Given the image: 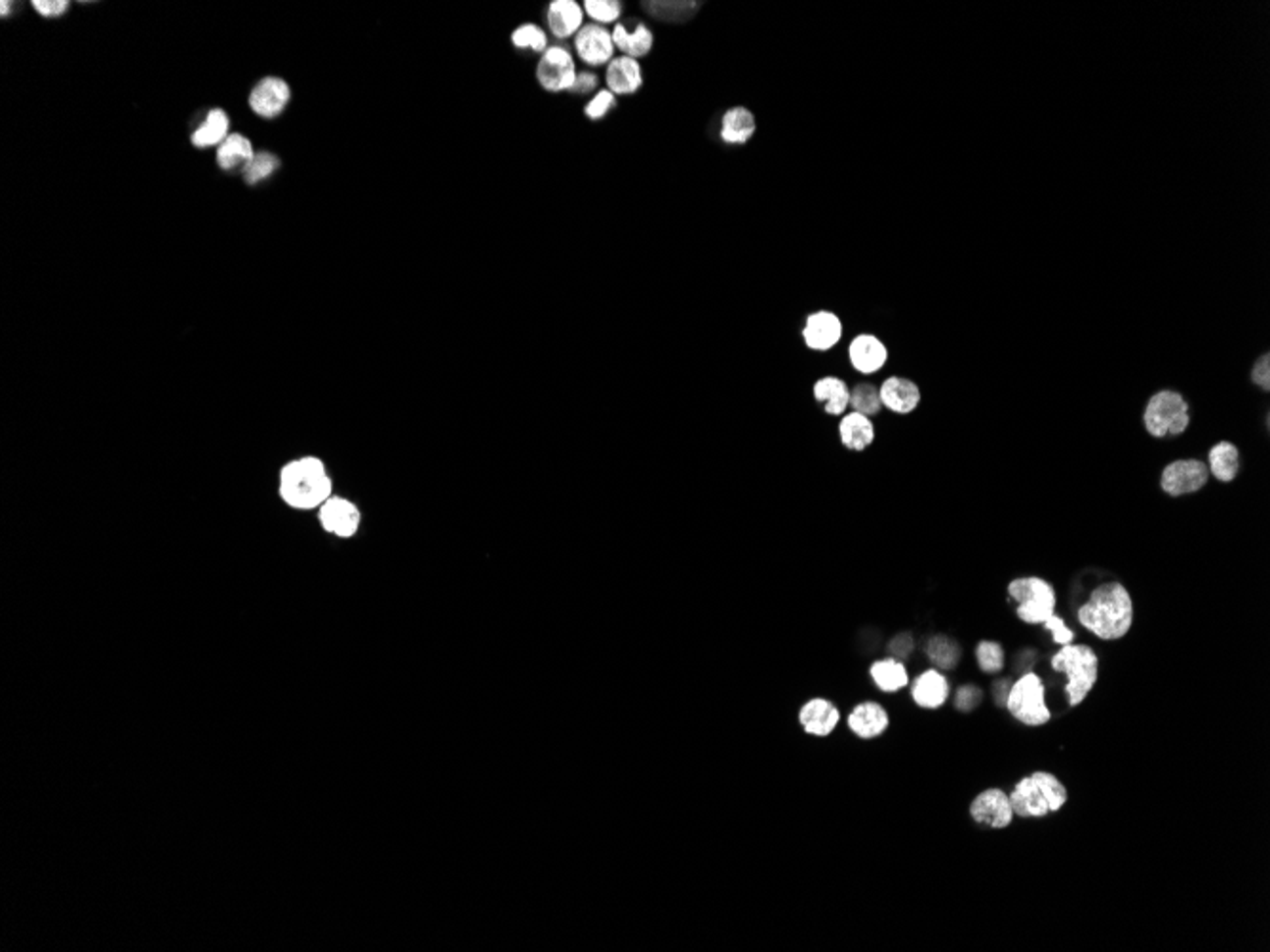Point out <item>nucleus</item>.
<instances>
[{
    "instance_id": "obj_1",
    "label": "nucleus",
    "mask_w": 1270,
    "mask_h": 952,
    "mask_svg": "<svg viewBox=\"0 0 1270 952\" xmlns=\"http://www.w3.org/2000/svg\"><path fill=\"white\" fill-rule=\"evenodd\" d=\"M1134 618V599L1119 580H1107L1093 588L1088 601L1077 610L1079 624L1101 641H1120L1126 637Z\"/></svg>"
},
{
    "instance_id": "obj_2",
    "label": "nucleus",
    "mask_w": 1270,
    "mask_h": 952,
    "mask_svg": "<svg viewBox=\"0 0 1270 952\" xmlns=\"http://www.w3.org/2000/svg\"><path fill=\"white\" fill-rule=\"evenodd\" d=\"M280 495L291 507L312 509L332 499V479L322 460L301 458L284 466L280 476Z\"/></svg>"
},
{
    "instance_id": "obj_3",
    "label": "nucleus",
    "mask_w": 1270,
    "mask_h": 952,
    "mask_svg": "<svg viewBox=\"0 0 1270 952\" xmlns=\"http://www.w3.org/2000/svg\"><path fill=\"white\" fill-rule=\"evenodd\" d=\"M1191 401L1176 388H1160L1152 392L1143 409L1141 426L1152 440H1176L1191 428Z\"/></svg>"
},
{
    "instance_id": "obj_4",
    "label": "nucleus",
    "mask_w": 1270,
    "mask_h": 952,
    "mask_svg": "<svg viewBox=\"0 0 1270 952\" xmlns=\"http://www.w3.org/2000/svg\"><path fill=\"white\" fill-rule=\"evenodd\" d=\"M1010 804L1014 816L1018 818H1044L1052 812H1059L1067 799V787L1061 783L1058 775L1050 772H1032L1016 783L1012 789Z\"/></svg>"
},
{
    "instance_id": "obj_5",
    "label": "nucleus",
    "mask_w": 1270,
    "mask_h": 952,
    "mask_svg": "<svg viewBox=\"0 0 1270 952\" xmlns=\"http://www.w3.org/2000/svg\"><path fill=\"white\" fill-rule=\"evenodd\" d=\"M1050 667L1058 673H1065L1067 683L1063 686L1069 706H1081L1099 677V658L1089 645H1065L1059 647L1058 653L1050 658Z\"/></svg>"
},
{
    "instance_id": "obj_6",
    "label": "nucleus",
    "mask_w": 1270,
    "mask_h": 952,
    "mask_svg": "<svg viewBox=\"0 0 1270 952\" xmlns=\"http://www.w3.org/2000/svg\"><path fill=\"white\" fill-rule=\"evenodd\" d=\"M1008 596L1018 605L1016 616L1029 625H1042L1056 614V588L1040 576H1020L1008 584Z\"/></svg>"
},
{
    "instance_id": "obj_7",
    "label": "nucleus",
    "mask_w": 1270,
    "mask_h": 952,
    "mask_svg": "<svg viewBox=\"0 0 1270 952\" xmlns=\"http://www.w3.org/2000/svg\"><path fill=\"white\" fill-rule=\"evenodd\" d=\"M1010 714L1026 726H1044L1050 722L1052 712L1046 704V686L1034 671H1026L1010 686L1006 706Z\"/></svg>"
},
{
    "instance_id": "obj_8",
    "label": "nucleus",
    "mask_w": 1270,
    "mask_h": 952,
    "mask_svg": "<svg viewBox=\"0 0 1270 952\" xmlns=\"http://www.w3.org/2000/svg\"><path fill=\"white\" fill-rule=\"evenodd\" d=\"M1210 470L1206 460L1196 456L1176 458L1160 472V489L1170 499H1181L1200 493L1210 483Z\"/></svg>"
},
{
    "instance_id": "obj_9",
    "label": "nucleus",
    "mask_w": 1270,
    "mask_h": 952,
    "mask_svg": "<svg viewBox=\"0 0 1270 952\" xmlns=\"http://www.w3.org/2000/svg\"><path fill=\"white\" fill-rule=\"evenodd\" d=\"M845 335V324L833 310H815L807 314L801 329L803 343L813 352L833 350Z\"/></svg>"
},
{
    "instance_id": "obj_10",
    "label": "nucleus",
    "mask_w": 1270,
    "mask_h": 952,
    "mask_svg": "<svg viewBox=\"0 0 1270 952\" xmlns=\"http://www.w3.org/2000/svg\"><path fill=\"white\" fill-rule=\"evenodd\" d=\"M575 60L567 48H548L537 67L539 84L552 93L571 91L576 82Z\"/></svg>"
},
{
    "instance_id": "obj_11",
    "label": "nucleus",
    "mask_w": 1270,
    "mask_h": 952,
    "mask_svg": "<svg viewBox=\"0 0 1270 952\" xmlns=\"http://www.w3.org/2000/svg\"><path fill=\"white\" fill-rule=\"evenodd\" d=\"M848 363L850 367L864 377L877 375L878 371L884 369V365L890 359V350L880 341L877 335L873 333H858L856 337L850 339L847 346Z\"/></svg>"
},
{
    "instance_id": "obj_12",
    "label": "nucleus",
    "mask_w": 1270,
    "mask_h": 952,
    "mask_svg": "<svg viewBox=\"0 0 1270 952\" xmlns=\"http://www.w3.org/2000/svg\"><path fill=\"white\" fill-rule=\"evenodd\" d=\"M878 394H880V403L882 409H886L892 415L898 417H909L913 415L921 403H923V390L921 387L902 375H890L878 385Z\"/></svg>"
},
{
    "instance_id": "obj_13",
    "label": "nucleus",
    "mask_w": 1270,
    "mask_h": 952,
    "mask_svg": "<svg viewBox=\"0 0 1270 952\" xmlns=\"http://www.w3.org/2000/svg\"><path fill=\"white\" fill-rule=\"evenodd\" d=\"M970 816L976 823L991 827V829H1004L1012 823L1014 820V810L1010 804V797L1002 789H985L981 791L972 804H970Z\"/></svg>"
},
{
    "instance_id": "obj_14",
    "label": "nucleus",
    "mask_w": 1270,
    "mask_h": 952,
    "mask_svg": "<svg viewBox=\"0 0 1270 952\" xmlns=\"http://www.w3.org/2000/svg\"><path fill=\"white\" fill-rule=\"evenodd\" d=\"M575 50L586 65L604 67L614 60L616 48L610 30L598 24H586L575 34Z\"/></svg>"
},
{
    "instance_id": "obj_15",
    "label": "nucleus",
    "mask_w": 1270,
    "mask_h": 952,
    "mask_svg": "<svg viewBox=\"0 0 1270 952\" xmlns=\"http://www.w3.org/2000/svg\"><path fill=\"white\" fill-rule=\"evenodd\" d=\"M837 434L839 442L847 450L852 452H864L866 449L875 444L877 440V426L873 418L866 417L856 411H847L839 424H837Z\"/></svg>"
},
{
    "instance_id": "obj_16",
    "label": "nucleus",
    "mask_w": 1270,
    "mask_h": 952,
    "mask_svg": "<svg viewBox=\"0 0 1270 952\" xmlns=\"http://www.w3.org/2000/svg\"><path fill=\"white\" fill-rule=\"evenodd\" d=\"M320 521L328 533L350 538L360 527V511L352 502L332 497L320 506Z\"/></svg>"
},
{
    "instance_id": "obj_17",
    "label": "nucleus",
    "mask_w": 1270,
    "mask_h": 952,
    "mask_svg": "<svg viewBox=\"0 0 1270 952\" xmlns=\"http://www.w3.org/2000/svg\"><path fill=\"white\" fill-rule=\"evenodd\" d=\"M951 694L949 679L936 667L923 671L911 685V698L923 710H939Z\"/></svg>"
},
{
    "instance_id": "obj_18",
    "label": "nucleus",
    "mask_w": 1270,
    "mask_h": 952,
    "mask_svg": "<svg viewBox=\"0 0 1270 952\" xmlns=\"http://www.w3.org/2000/svg\"><path fill=\"white\" fill-rule=\"evenodd\" d=\"M290 97L291 91L288 82H284L282 79H265L251 91L249 105L259 117L273 119L286 109Z\"/></svg>"
},
{
    "instance_id": "obj_19",
    "label": "nucleus",
    "mask_w": 1270,
    "mask_h": 952,
    "mask_svg": "<svg viewBox=\"0 0 1270 952\" xmlns=\"http://www.w3.org/2000/svg\"><path fill=\"white\" fill-rule=\"evenodd\" d=\"M839 720H841V714L835 708V704L823 698H815L807 702L799 712V722L803 730L818 738L829 736L837 728Z\"/></svg>"
},
{
    "instance_id": "obj_20",
    "label": "nucleus",
    "mask_w": 1270,
    "mask_h": 952,
    "mask_svg": "<svg viewBox=\"0 0 1270 952\" xmlns=\"http://www.w3.org/2000/svg\"><path fill=\"white\" fill-rule=\"evenodd\" d=\"M813 397L829 417H843L850 405V388L837 375H823L813 385Z\"/></svg>"
},
{
    "instance_id": "obj_21",
    "label": "nucleus",
    "mask_w": 1270,
    "mask_h": 952,
    "mask_svg": "<svg viewBox=\"0 0 1270 952\" xmlns=\"http://www.w3.org/2000/svg\"><path fill=\"white\" fill-rule=\"evenodd\" d=\"M848 728L862 740H872L880 736L888 724L890 716L886 710L877 704V702H864L858 704L847 718Z\"/></svg>"
},
{
    "instance_id": "obj_22",
    "label": "nucleus",
    "mask_w": 1270,
    "mask_h": 952,
    "mask_svg": "<svg viewBox=\"0 0 1270 952\" xmlns=\"http://www.w3.org/2000/svg\"><path fill=\"white\" fill-rule=\"evenodd\" d=\"M1208 470L1210 476L1215 477L1219 483H1233L1242 468V452L1237 444L1229 440L1215 442L1208 449Z\"/></svg>"
},
{
    "instance_id": "obj_23",
    "label": "nucleus",
    "mask_w": 1270,
    "mask_h": 952,
    "mask_svg": "<svg viewBox=\"0 0 1270 952\" xmlns=\"http://www.w3.org/2000/svg\"><path fill=\"white\" fill-rule=\"evenodd\" d=\"M584 26V8L575 0H554L548 6V27L556 38L575 36Z\"/></svg>"
},
{
    "instance_id": "obj_24",
    "label": "nucleus",
    "mask_w": 1270,
    "mask_h": 952,
    "mask_svg": "<svg viewBox=\"0 0 1270 952\" xmlns=\"http://www.w3.org/2000/svg\"><path fill=\"white\" fill-rule=\"evenodd\" d=\"M606 82L614 95H632L643 86L641 65L626 56L614 58L607 65Z\"/></svg>"
},
{
    "instance_id": "obj_25",
    "label": "nucleus",
    "mask_w": 1270,
    "mask_h": 952,
    "mask_svg": "<svg viewBox=\"0 0 1270 952\" xmlns=\"http://www.w3.org/2000/svg\"><path fill=\"white\" fill-rule=\"evenodd\" d=\"M612 42L614 48L620 50L626 58L639 60L653 50L655 36L643 22H639L632 30H628L624 24H616L612 29Z\"/></svg>"
},
{
    "instance_id": "obj_26",
    "label": "nucleus",
    "mask_w": 1270,
    "mask_h": 952,
    "mask_svg": "<svg viewBox=\"0 0 1270 952\" xmlns=\"http://www.w3.org/2000/svg\"><path fill=\"white\" fill-rule=\"evenodd\" d=\"M756 132V115L748 107H732L721 119V139L728 145H744Z\"/></svg>"
},
{
    "instance_id": "obj_27",
    "label": "nucleus",
    "mask_w": 1270,
    "mask_h": 952,
    "mask_svg": "<svg viewBox=\"0 0 1270 952\" xmlns=\"http://www.w3.org/2000/svg\"><path fill=\"white\" fill-rule=\"evenodd\" d=\"M870 677L880 692L894 694L909 685V673L906 663L892 656L877 660L870 667Z\"/></svg>"
},
{
    "instance_id": "obj_28",
    "label": "nucleus",
    "mask_w": 1270,
    "mask_h": 952,
    "mask_svg": "<svg viewBox=\"0 0 1270 952\" xmlns=\"http://www.w3.org/2000/svg\"><path fill=\"white\" fill-rule=\"evenodd\" d=\"M925 655L939 671H951L963 660V647L953 637L943 635V633H936V635L926 639Z\"/></svg>"
},
{
    "instance_id": "obj_29",
    "label": "nucleus",
    "mask_w": 1270,
    "mask_h": 952,
    "mask_svg": "<svg viewBox=\"0 0 1270 952\" xmlns=\"http://www.w3.org/2000/svg\"><path fill=\"white\" fill-rule=\"evenodd\" d=\"M641 6L657 22L685 24L691 18H695L702 4L693 0H651V2H641Z\"/></svg>"
},
{
    "instance_id": "obj_30",
    "label": "nucleus",
    "mask_w": 1270,
    "mask_h": 952,
    "mask_svg": "<svg viewBox=\"0 0 1270 952\" xmlns=\"http://www.w3.org/2000/svg\"><path fill=\"white\" fill-rule=\"evenodd\" d=\"M253 156L255 154L249 139L240 133L229 135L217 150V162L223 170H235L238 166H245Z\"/></svg>"
},
{
    "instance_id": "obj_31",
    "label": "nucleus",
    "mask_w": 1270,
    "mask_h": 952,
    "mask_svg": "<svg viewBox=\"0 0 1270 952\" xmlns=\"http://www.w3.org/2000/svg\"><path fill=\"white\" fill-rule=\"evenodd\" d=\"M227 132H229V117L225 115V111L215 109L212 113H208L204 124L192 133V145L198 149L213 147L217 143H223L229 137Z\"/></svg>"
},
{
    "instance_id": "obj_32",
    "label": "nucleus",
    "mask_w": 1270,
    "mask_h": 952,
    "mask_svg": "<svg viewBox=\"0 0 1270 952\" xmlns=\"http://www.w3.org/2000/svg\"><path fill=\"white\" fill-rule=\"evenodd\" d=\"M850 411L862 413L866 417H878L882 413V403H880V394H878V385L864 381L856 383L850 388Z\"/></svg>"
},
{
    "instance_id": "obj_33",
    "label": "nucleus",
    "mask_w": 1270,
    "mask_h": 952,
    "mask_svg": "<svg viewBox=\"0 0 1270 952\" xmlns=\"http://www.w3.org/2000/svg\"><path fill=\"white\" fill-rule=\"evenodd\" d=\"M976 661L987 675H997L1006 665L1004 647L997 641H979L976 647Z\"/></svg>"
},
{
    "instance_id": "obj_34",
    "label": "nucleus",
    "mask_w": 1270,
    "mask_h": 952,
    "mask_svg": "<svg viewBox=\"0 0 1270 952\" xmlns=\"http://www.w3.org/2000/svg\"><path fill=\"white\" fill-rule=\"evenodd\" d=\"M278 166H280V160L274 154L259 152L243 166V179L249 185H257L263 179L271 178Z\"/></svg>"
},
{
    "instance_id": "obj_35",
    "label": "nucleus",
    "mask_w": 1270,
    "mask_h": 952,
    "mask_svg": "<svg viewBox=\"0 0 1270 952\" xmlns=\"http://www.w3.org/2000/svg\"><path fill=\"white\" fill-rule=\"evenodd\" d=\"M512 44H514L515 48H521V50L529 48V50H533L537 54H545L546 50H548V36L539 26L523 24L512 32Z\"/></svg>"
},
{
    "instance_id": "obj_36",
    "label": "nucleus",
    "mask_w": 1270,
    "mask_h": 952,
    "mask_svg": "<svg viewBox=\"0 0 1270 952\" xmlns=\"http://www.w3.org/2000/svg\"><path fill=\"white\" fill-rule=\"evenodd\" d=\"M584 14L594 20L598 26L607 27L609 24H614L620 14H622V2L618 0H586L584 2Z\"/></svg>"
},
{
    "instance_id": "obj_37",
    "label": "nucleus",
    "mask_w": 1270,
    "mask_h": 952,
    "mask_svg": "<svg viewBox=\"0 0 1270 952\" xmlns=\"http://www.w3.org/2000/svg\"><path fill=\"white\" fill-rule=\"evenodd\" d=\"M983 702V690L978 685H963L957 688L955 692V710L961 714H970L978 710Z\"/></svg>"
},
{
    "instance_id": "obj_38",
    "label": "nucleus",
    "mask_w": 1270,
    "mask_h": 952,
    "mask_svg": "<svg viewBox=\"0 0 1270 952\" xmlns=\"http://www.w3.org/2000/svg\"><path fill=\"white\" fill-rule=\"evenodd\" d=\"M616 107V95L609 89H602L594 95V99L584 107V113L590 120L606 119L607 113Z\"/></svg>"
},
{
    "instance_id": "obj_39",
    "label": "nucleus",
    "mask_w": 1270,
    "mask_h": 952,
    "mask_svg": "<svg viewBox=\"0 0 1270 952\" xmlns=\"http://www.w3.org/2000/svg\"><path fill=\"white\" fill-rule=\"evenodd\" d=\"M1249 381L1253 387L1259 388L1261 392L1270 390V356L1269 352H1263L1261 356L1255 357L1249 369Z\"/></svg>"
},
{
    "instance_id": "obj_40",
    "label": "nucleus",
    "mask_w": 1270,
    "mask_h": 952,
    "mask_svg": "<svg viewBox=\"0 0 1270 952\" xmlns=\"http://www.w3.org/2000/svg\"><path fill=\"white\" fill-rule=\"evenodd\" d=\"M1042 625H1044V629H1048L1052 633V639L1059 647L1075 643V637H1077L1075 631L1058 614H1052Z\"/></svg>"
},
{
    "instance_id": "obj_41",
    "label": "nucleus",
    "mask_w": 1270,
    "mask_h": 952,
    "mask_svg": "<svg viewBox=\"0 0 1270 952\" xmlns=\"http://www.w3.org/2000/svg\"><path fill=\"white\" fill-rule=\"evenodd\" d=\"M886 651H888V655L896 658V660H908L909 656L913 655V651H915V637L909 631H902V633L894 635L888 641Z\"/></svg>"
},
{
    "instance_id": "obj_42",
    "label": "nucleus",
    "mask_w": 1270,
    "mask_h": 952,
    "mask_svg": "<svg viewBox=\"0 0 1270 952\" xmlns=\"http://www.w3.org/2000/svg\"><path fill=\"white\" fill-rule=\"evenodd\" d=\"M32 6H34V10L38 14L46 16V18H56V16H61L67 10L69 2L67 0H34Z\"/></svg>"
},
{
    "instance_id": "obj_43",
    "label": "nucleus",
    "mask_w": 1270,
    "mask_h": 952,
    "mask_svg": "<svg viewBox=\"0 0 1270 952\" xmlns=\"http://www.w3.org/2000/svg\"><path fill=\"white\" fill-rule=\"evenodd\" d=\"M598 84H600L598 75H594V73H590V71H582V73H578V75H576L575 86H573L571 91H575L578 95H586V93H590V91H594V89L598 88Z\"/></svg>"
},
{
    "instance_id": "obj_44",
    "label": "nucleus",
    "mask_w": 1270,
    "mask_h": 952,
    "mask_svg": "<svg viewBox=\"0 0 1270 952\" xmlns=\"http://www.w3.org/2000/svg\"><path fill=\"white\" fill-rule=\"evenodd\" d=\"M1010 686L1012 685H1010V681H1008V679H1000V681H997V683L993 685V698H995V704H997L998 708H1004V706H1006V698H1008Z\"/></svg>"
},
{
    "instance_id": "obj_45",
    "label": "nucleus",
    "mask_w": 1270,
    "mask_h": 952,
    "mask_svg": "<svg viewBox=\"0 0 1270 952\" xmlns=\"http://www.w3.org/2000/svg\"><path fill=\"white\" fill-rule=\"evenodd\" d=\"M0 6H2V8H0V14H2V16H8V12H10V2H6V0H4V2H0Z\"/></svg>"
}]
</instances>
